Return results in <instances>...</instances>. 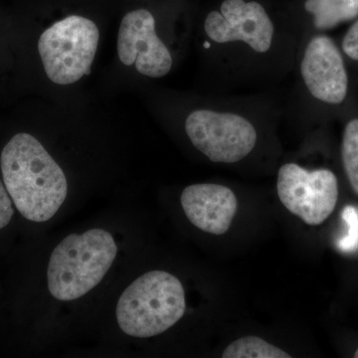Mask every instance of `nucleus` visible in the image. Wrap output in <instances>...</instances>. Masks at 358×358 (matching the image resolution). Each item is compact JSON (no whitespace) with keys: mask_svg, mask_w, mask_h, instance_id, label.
Returning a JSON list of instances; mask_svg holds the SVG:
<instances>
[{"mask_svg":"<svg viewBox=\"0 0 358 358\" xmlns=\"http://www.w3.org/2000/svg\"><path fill=\"white\" fill-rule=\"evenodd\" d=\"M0 166L7 192L23 217L45 222L64 203L65 174L31 134H15L2 150Z\"/></svg>","mask_w":358,"mask_h":358,"instance_id":"1","label":"nucleus"},{"mask_svg":"<svg viewBox=\"0 0 358 358\" xmlns=\"http://www.w3.org/2000/svg\"><path fill=\"white\" fill-rule=\"evenodd\" d=\"M117 247L108 231L71 234L52 252L48 289L59 301H74L98 286L114 263Z\"/></svg>","mask_w":358,"mask_h":358,"instance_id":"2","label":"nucleus"},{"mask_svg":"<svg viewBox=\"0 0 358 358\" xmlns=\"http://www.w3.org/2000/svg\"><path fill=\"white\" fill-rule=\"evenodd\" d=\"M185 308V289L178 278L164 271H152L129 285L115 313L124 334L147 338L173 327Z\"/></svg>","mask_w":358,"mask_h":358,"instance_id":"3","label":"nucleus"},{"mask_svg":"<svg viewBox=\"0 0 358 358\" xmlns=\"http://www.w3.org/2000/svg\"><path fill=\"white\" fill-rule=\"evenodd\" d=\"M100 41L94 21L79 15L59 20L41 35L38 52L45 73L57 85L76 83L89 74Z\"/></svg>","mask_w":358,"mask_h":358,"instance_id":"4","label":"nucleus"},{"mask_svg":"<svg viewBox=\"0 0 358 358\" xmlns=\"http://www.w3.org/2000/svg\"><path fill=\"white\" fill-rule=\"evenodd\" d=\"M185 131L199 152L211 162L234 164L254 150L257 133L241 115L197 110L188 115Z\"/></svg>","mask_w":358,"mask_h":358,"instance_id":"5","label":"nucleus"},{"mask_svg":"<svg viewBox=\"0 0 358 358\" xmlns=\"http://www.w3.org/2000/svg\"><path fill=\"white\" fill-rule=\"evenodd\" d=\"M277 190L282 205L310 226L324 223L338 203V178L329 169L310 171L284 164L278 173Z\"/></svg>","mask_w":358,"mask_h":358,"instance_id":"6","label":"nucleus"},{"mask_svg":"<svg viewBox=\"0 0 358 358\" xmlns=\"http://www.w3.org/2000/svg\"><path fill=\"white\" fill-rule=\"evenodd\" d=\"M117 55L122 64L136 66L143 76H166L173 67L171 52L157 36L154 15L136 9L122 18L117 34Z\"/></svg>","mask_w":358,"mask_h":358,"instance_id":"7","label":"nucleus"},{"mask_svg":"<svg viewBox=\"0 0 358 358\" xmlns=\"http://www.w3.org/2000/svg\"><path fill=\"white\" fill-rule=\"evenodd\" d=\"M204 29L217 43L243 41L259 53L271 48L274 36V25L265 8L258 2L244 0H224L221 13L207 15Z\"/></svg>","mask_w":358,"mask_h":358,"instance_id":"8","label":"nucleus"},{"mask_svg":"<svg viewBox=\"0 0 358 358\" xmlns=\"http://www.w3.org/2000/svg\"><path fill=\"white\" fill-rule=\"evenodd\" d=\"M301 77L310 93L327 103H341L348 94V78L338 47L327 36L310 40L301 64Z\"/></svg>","mask_w":358,"mask_h":358,"instance_id":"9","label":"nucleus"},{"mask_svg":"<svg viewBox=\"0 0 358 358\" xmlns=\"http://www.w3.org/2000/svg\"><path fill=\"white\" fill-rule=\"evenodd\" d=\"M180 200L188 220L209 234H225L236 215V195L226 186L212 183L187 186Z\"/></svg>","mask_w":358,"mask_h":358,"instance_id":"10","label":"nucleus"},{"mask_svg":"<svg viewBox=\"0 0 358 358\" xmlns=\"http://www.w3.org/2000/svg\"><path fill=\"white\" fill-rule=\"evenodd\" d=\"M305 9L317 29L329 30L357 17L358 0H307Z\"/></svg>","mask_w":358,"mask_h":358,"instance_id":"11","label":"nucleus"},{"mask_svg":"<svg viewBox=\"0 0 358 358\" xmlns=\"http://www.w3.org/2000/svg\"><path fill=\"white\" fill-rule=\"evenodd\" d=\"M223 358H291L278 346L271 345L258 336L238 338L226 348Z\"/></svg>","mask_w":358,"mask_h":358,"instance_id":"12","label":"nucleus"},{"mask_svg":"<svg viewBox=\"0 0 358 358\" xmlns=\"http://www.w3.org/2000/svg\"><path fill=\"white\" fill-rule=\"evenodd\" d=\"M343 167L353 192L358 195V119L346 124L341 145Z\"/></svg>","mask_w":358,"mask_h":358,"instance_id":"13","label":"nucleus"},{"mask_svg":"<svg viewBox=\"0 0 358 358\" xmlns=\"http://www.w3.org/2000/svg\"><path fill=\"white\" fill-rule=\"evenodd\" d=\"M341 217L348 225V233L338 240L336 246L343 253H352L358 250V207L348 205L343 208Z\"/></svg>","mask_w":358,"mask_h":358,"instance_id":"14","label":"nucleus"},{"mask_svg":"<svg viewBox=\"0 0 358 358\" xmlns=\"http://www.w3.org/2000/svg\"><path fill=\"white\" fill-rule=\"evenodd\" d=\"M6 188L0 181V229L8 225L14 213L13 202Z\"/></svg>","mask_w":358,"mask_h":358,"instance_id":"15","label":"nucleus"},{"mask_svg":"<svg viewBox=\"0 0 358 358\" xmlns=\"http://www.w3.org/2000/svg\"><path fill=\"white\" fill-rule=\"evenodd\" d=\"M343 49L348 57L358 61V20L346 32L343 41Z\"/></svg>","mask_w":358,"mask_h":358,"instance_id":"16","label":"nucleus"},{"mask_svg":"<svg viewBox=\"0 0 358 358\" xmlns=\"http://www.w3.org/2000/svg\"><path fill=\"white\" fill-rule=\"evenodd\" d=\"M355 357L358 358V348L357 350V352H355Z\"/></svg>","mask_w":358,"mask_h":358,"instance_id":"17","label":"nucleus"}]
</instances>
